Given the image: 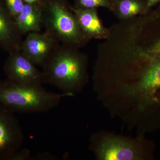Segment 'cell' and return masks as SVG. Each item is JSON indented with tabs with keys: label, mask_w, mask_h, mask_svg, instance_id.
<instances>
[{
	"label": "cell",
	"mask_w": 160,
	"mask_h": 160,
	"mask_svg": "<svg viewBox=\"0 0 160 160\" xmlns=\"http://www.w3.org/2000/svg\"><path fill=\"white\" fill-rule=\"evenodd\" d=\"M129 52L139 65L138 89L154 98L160 90V3L140 18Z\"/></svg>",
	"instance_id": "obj_1"
},
{
	"label": "cell",
	"mask_w": 160,
	"mask_h": 160,
	"mask_svg": "<svg viewBox=\"0 0 160 160\" xmlns=\"http://www.w3.org/2000/svg\"><path fill=\"white\" fill-rule=\"evenodd\" d=\"M86 62L78 48L60 44L42 67L43 84L72 94L86 82Z\"/></svg>",
	"instance_id": "obj_2"
},
{
	"label": "cell",
	"mask_w": 160,
	"mask_h": 160,
	"mask_svg": "<svg viewBox=\"0 0 160 160\" xmlns=\"http://www.w3.org/2000/svg\"><path fill=\"white\" fill-rule=\"evenodd\" d=\"M70 93L48 91L42 85H23L8 79L0 81V103L14 112L43 113L54 109Z\"/></svg>",
	"instance_id": "obj_3"
},
{
	"label": "cell",
	"mask_w": 160,
	"mask_h": 160,
	"mask_svg": "<svg viewBox=\"0 0 160 160\" xmlns=\"http://www.w3.org/2000/svg\"><path fill=\"white\" fill-rule=\"evenodd\" d=\"M45 32L59 43L78 48L89 41L72 9L63 0H44L40 4Z\"/></svg>",
	"instance_id": "obj_4"
},
{
	"label": "cell",
	"mask_w": 160,
	"mask_h": 160,
	"mask_svg": "<svg viewBox=\"0 0 160 160\" xmlns=\"http://www.w3.org/2000/svg\"><path fill=\"white\" fill-rule=\"evenodd\" d=\"M15 113L0 103V160H11L22 144L24 133Z\"/></svg>",
	"instance_id": "obj_5"
},
{
	"label": "cell",
	"mask_w": 160,
	"mask_h": 160,
	"mask_svg": "<svg viewBox=\"0 0 160 160\" xmlns=\"http://www.w3.org/2000/svg\"><path fill=\"white\" fill-rule=\"evenodd\" d=\"M3 70L7 79L14 82L28 85L43 84L42 72L21 51L9 53Z\"/></svg>",
	"instance_id": "obj_6"
},
{
	"label": "cell",
	"mask_w": 160,
	"mask_h": 160,
	"mask_svg": "<svg viewBox=\"0 0 160 160\" xmlns=\"http://www.w3.org/2000/svg\"><path fill=\"white\" fill-rule=\"evenodd\" d=\"M27 35L22 42L21 52L35 66L42 67L60 43L46 32Z\"/></svg>",
	"instance_id": "obj_7"
},
{
	"label": "cell",
	"mask_w": 160,
	"mask_h": 160,
	"mask_svg": "<svg viewBox=\"0 0 160 160\" xmlns=\"http://www.w3.org/2000/svg\"><path fill=\"white\" fill-rule=\"evenodd\" d=\"M98 158L103 160H135L142 159L139 148L120 138H106L95 149Z\"/></svg>",
	"instance_id": "obj_8"
},
{
	"label": "cell",
	"mask_w": 160,
	"mask_h": 160,
	"mask_svg": "<svg viewBox=\"0 0 160 160\" xmlns=\"http://www.w3.org/2000/svg\"><path fill=\"white\" fill-rule=\"evenodd\" d=\"M23 40L4 1H0V48L9 53L21 51Z\"/></svg>",
	"instance_id": "obj_9"
},
{
	"label": "cell",
	"mask_w": 160,
	"mask_h": 160,
	"mask_svg": "<svg viewBox=\"0 0 160 160\" xmlns=\"http://www.w3.org/2000/svg\"><path fill=\"white\" fill-rule=\"evenodd\" d=\"M81 30L88 39L106 38L109 32L98 16L96 8L72 9Z\"/></svg>",
	"instance_id": "obj_10"
},
{
	"label": "cell",
	"mask_w": 160,
	"mask_h": 160,
	"mask_svg": "<svg viewBox=\"0 0 160 160\" xmlns=\"http://www.w3.org/2000/svg\"><path fill=\"white\" fill-rule=\"evenodd\" d=\"M16 26L22 35L41 32L42 14L40 4L25 3L21 12L14 19Z\"/></svg>",
	"instance_id": "obj_11"
},
{
	"label": "cell",
	"mask_w": 160,
	"mask_h": 160,
	"mask_svg": "<svg viewBox=\"0 0 160 160\" xmlns=\"http://www.w3.org/2000/svg\"><path fill=\"white\" fill-rule=\"evenodd\" d=\"M111 8L118 17L128 19L144 14L148 9L146 0H112Z\"/></svg>",
	"instance_id": "obj_12"
},
{
	"label": "cell",
	"mask_w": 160,
	"mask_h": 160,
	"mask_svg": "<svg viewBox=\"0 0 160 160\" xmlns=\"http://www.w3.org/2000/svg\"><path fill=\"white\" fill-rule=\"evenodd\" d=\"M76 8L89 9L101 7L111 8L110 0H76Z\"/></svg>",
	"instance_id": "obj_13"
},
{
	"label": "cell",
	"mask_w": 160,
	"mask_h": 160,
	"mask_svg": "<svg viewBox=\"0 0 160 160\" xmlns=\"http://www.w3.org/2000/svg\"><path fill=\"white\" fill-rule=\"evenodd\" d=\"M9 13L13 19L22 10L25 2L23 0H3Z\"/></svg>",
	"instance_id": "obj_14"
},
{
	"label": "cell",
	"mask_w": 160,
	"mask_h": 160,
	"mask_svg": "<svg viewBox=\"0 0 160 160\" xmlns=\"http://www.w3.org/2000/svg\"><path fill=\"white\" fill-rule=\"evenodd\" d=\"M32 160L30 152L27 149H22L17 152L12 158L11 160Z\"/></svg>",
	"instance_id": "obj_15"
},
{
	"label": "cell",
	"mask_w": 160,
	"mask_h": 160,
	"mask_svg": "<svg viewBox=\"0 0 160 160\" xmlns=\"http://www.w3.org/2000/svg\"><path fill=\"white\" fill-rule=\"evenodd\" d=\"M146 1L149 9H151L152 7L160 3V0H146Z\"/></svg>",
	"instance_id": "obj_16"
},
{
	"label": "cell",
	"mask_w": 160,
	"mask_h": 160,
	"mask_svg": "<svg viewBox=\"0 0 160 160\" xmlns=\"http://www.w3.org/2000/svg\"><path fill=\"white\" fill-rule=\"evenodd\" d=\"M44 0H23L25 3L40 4Z\"/></svg>",
	"instance_id": "obj_17"
},
{
	"label": "cell",
	"mask_w": 160,
	"mask_h": 160,
	"mask_svg": "<svg viewBox=\"0 0 160 160\" xmlns=\"http://www.w3.org/2000/svg\"><path fill=\"white\" fill-rule=\"evenodd\" d=\"M0 1H3V0H0Z\"/></svg>",
	"instance_id": "obj_18"
}]
</instances>
